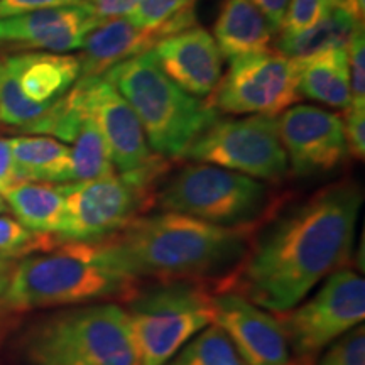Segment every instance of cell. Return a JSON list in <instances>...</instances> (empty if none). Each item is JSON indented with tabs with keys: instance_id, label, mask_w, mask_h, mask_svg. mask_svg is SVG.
I'll use <instances>...</instances> for the list:
<instances>
[{
	"instance_id": "obj_6",
	"label": "cell",
	"mask_w": 365,
	"mask_h": 365,
	"mask_svg": "<svg viewBox=\"0 0 365 365\" xmlns=\"http://www.w3.org/2000/svg\"><path fill=\"white\" fill-rule=\"evenodd\" d=\"M168 171V159L159 158L143 170L61 182L65 223L58 239L91 244L115 234L156 203L159 181Z\"/></svg>"
},
{
	"instance_id": "obj_11",
	"label": "cell",
	"mask_w": 365,
	"mask_h": 365,
	"mask_svg": "<svg viewBox=\"0 0 365 365\" xmlns=\"http://www.w3.org/2000/svg\"><path fill=\"white\" fill-rule=\"evenodd\" d=\"M182 159L213 164L269 182L281 181L289 173L277 117L267 115H218L196 137Z\"/></svg>"
},
{
	"instance_id": "obj_14",
	"label": "cell",
	"mask_w": 365,
	"mask_h": 365,
	"mask_svg": "<svg viewBox=\"0 0 365 365\" xmlns=\"http://www.w3.org/2000/svg\"><path fill=\"white\" fill-rule=\"evenodd\" d=\"M73 93L102 132L117 173L143 170L161 158L150 149L130 105L103 76L78 80L73 86Z\"/></svg>"
},
{
	"instance_id": "obj_19",
	"label": "cell",
	"mask_w": 365,
	"mask_h": 365,
	"mask_svg": "<svg viewBox=\"0 0 365 365\" xmlns=\"http://www.w3.org/2000/svg\"><path fill=\"white\" fill-rule=\"evenodd\" d=\"M212 36L222 56L234 61L272 49L277 31L250 0H223Z\"/></svg>"
},
{
	"instance_id": "obj_37",
	"label": "cell",
	"mask_w": 365,
	"mask_h": 365,
	"mask_svg": "<svg viewBox=\"0 0 365 365\" xmlns=\"http://www.w3.org/2000/svg\"><path fill=\"white\" fill-rule=\"evenodd\" d=\"M14 264V259H9V257H4V255H0V272H6L9 269L12 267Z\"/></svg>"
},
{
	"instance_id": "obj_3",
	"label": "cell",
	"mask_w": 365,
	"mask_h": 365,
	"mask_svg": "<svg viewBox=\"0 0 365 365\" xmlns=\"http://www.w3.org/2000/svg\"><path fill=\"white\" fill-rule=\"evenodd\" d=\"M139 281L108 266L93 244L63 242L49 252H31L7 272L2 308L11 312L70 308L132 298Z\"/></svg>"
},
{
	"instance_id": "obj_1",
	"label": "cell",
	"mask_w": 365,
	"mask_h": 365,
	"mask_svg": "<svg viewBox=\"0 0 365 365\" xmlns=\"http://www.w3.org/2000/svg\"><path fill=\"white\" fill-rule=\"evenodd\" d=\"M362 203L359 182L341 180L291 207L249 244L223 291L272 313L294 308L349 261Z\"/></svg>"
},
{
	"instance_id": "obj_20",
	"label": "cell",
	"mask_w": 365,
	"mask_h": 365,
	"mask_svg": "<svg viewBox=\"0 0 365 365\" xmlns=\"http://www.w3.org/2000/svg\"><path fill=\"white\" fill-rule=\"evenodd\" d=\"M9 212L38 235H59L65 223V193L61 182H17L2 193Z\"/></svg>"
},
{
	"instance_id": "obj_24",
	"label": "cell",
	"mask_w": 365,
	"mask_h": 365,
	"mask_svg": "<svg viewBox=\"0 0 365 365\" xmlns=\"http://www.w3.org/2000/svg\"><path fill=\"white\" fill-rule=\"evenodd\" d=\"M70 144L71 181L95 180V178L108 176L117 173L115 168H113L110 153H108L107 143H105L102 132L98 130L93 118L86 112H83V108H81L78 125H76V130L71 137Z\"/></svg>"
},
{
	"instance_id": "obj_15",
	"label": "cell",
	"mask_w": 365,
	"mask_h": 365,
	"mask_svg": "<svg viewBox=\"0 0 365 365\" xmlns=\"http://www.w3.org/2000/svg\"><path fill=\"white\" fill-rule=\"evenodd\" d=\"M213 323L227 333L247 365H291L279 322L244 296L223 291L212 296Z\"/></svg>"
},
{
	"instance_id": "obj_21",
	"label": "cell",
	"mask_w": 365,
	"mask_h": 365,
	"mask_svg": "<svg viewBox=\"0 0 365 365\" xmlns=\"http://www.w3.org/2000/svg\"><path fill=\"white\" fill-rule=\"evenodd\" d=\"M296 63H298V90L301 98L314 100L340 110L349 108L352 97H350L346 48L330 49Z\"/></svg>"
},
{
	"instance_id": "obj_17",
	"label": "cell",
	"mask_w": 365,
	"mask_h": 365,
	"mask_svg": "<svg viewBox=\"0 0 365 365\" xmlns=\"http://www.w3.org/2000/svg\"><path fill=\"white\" fill-rule=\"evenodd\" d=\"M153 53L164 75L196 98L210 97L220 83L223 56L212 33L202 26L168 36Z\"/></svg>"
},
{
	"instance_id": "obj_28",
	"label": "cell",
	"mask_w": 365,
	"mask_h": 365,
	"mask_svg": "<svg viewBox=\"0 0 365 365\" xmlns=\"http://www.w3.org/2000/svg\"><path fill=\"white\" fill-rule=\"evenodd\" d=\"M331 9L330 0H289L277 34L293 36L303 33L325 19Z\"/></svg>"
},
{
	"instance_id": "obj_22",
	"label": "cell",
	"mask_w": 365,
	"mask_h": 365,
	"mask_svg": "<svg viewBox=\"0 0 365 365\" xmlns=\"http://www.w3.org/2000/svg\"><path fill=\"white\" fill-rule=\"evenodd\" d=\"M14 166L19 182H70L71 149L49 135L11 137Z\"/></svg>"
},
{
	"instance_id": "obj_13",
	"label": "cell",
	"mask_w": 365,
	"mask_h": 365,
	"mask_svg": "<svg viewBox=\"0 0 365 365\" xmlns=\"http://www.w3.org/2000/svg\"><path fill=\"white\" fill-rule=\"evenodd\" d=\"M277 130L287 166L299 178L327 175L349 158L344 120L336 112L298 103L277 117Z\"/></svg>"
},
{
	"instance_id": "obj_5",
	"label": "cell",
	"mask_w": 365,
	"mask_h": 365,
	"mask_svg": "<svg viewBox=\"0 0 365 365\" xmlns=\"http://www.w3.org/2000/svg\"><path fill=\"white\" fill-rule=\"evenodd\" d=\"M135 112L154 154L182 159L218 117L207 100L186 93L164 75L153 51L118 63L103 75Z\"/></svg>"
},
{
	"instance_id": "obj_35",
	"label": "cell",
	"mask_w": 365,
	"mask_h": 365,
	"mask_svg": "<svg viewBox=\"0 0 365 365\" xmlns=\"http://www.w3.org/2000/svg\"><path fill=\"white\" fill-rule=\"evenodd\" d=\"M250 2L266 16V19L271 22L274 29H279L289 0H250Z\"/></svg>"
},
{
	"instance_id": "obj_38",
	"label": "cell",
	"mask_w": 365,
	"mask_h": 365,
	"mask_svg": "<svg viewBox=\"0 0 365 365\" xmlns=\"http://www.w3.org/2000/svg\"><path fill=\"white\" fill-rule=\"evenodd\" d=\"M7 272H0V309H2V298H4V289H6L7 282Z\"/></svg>"
},
{
	"instance_id": "obj_39",
	"label": "cell",
	"mask_w": 365,
	"mask_h": 365,
	"mask_svg": "<svg viewBox=\"0 0 365 365\" xmlns=\"http://www.w3.org/2000/svg\"><path fill=\"white\" fill-rule=\"evenodd\" d=\"M355 6H357L359 17L364 21V11H365V0H355Z\"/></svg>"
},
{
	"instance_id": "obj_25",
	"label": "cell",
	"mask_w": 365,
	"mask_h": 365,
	"mask_svg": "<svg viewBox=\"0 0 365 365\" xmlns=\"http://www.w3.org/2000/svg\"><path fill=\"white\" fill-rule=\"evenodd\" d=\"M196 2L198 0H139L127 19L163 41L168 36L198 26Z\"/></svg>"
},
{
	"instance_id": "obj_36",
	"label": "cell",
	"mask_w": 365,
	"mask_h": 365,
	"mask_svg": "<svg viewBox=\"0 0 365 365\" xmlns=\"http://www.w3.org/2000/svg\"><path fill=\"white\" fill-rule=\"evenodd\" d=\"M330 2L333 4V7H339V9H344V11L350 12L352 16L355 17V19L362 21L359 17V12H357V6H355V0H330ZM364 22V21H362Z\"/></svg>"
},
{
	"instance_id": "obj_33",
	"label": "cell",
	"mask_w": 365,
	"mask_h": 365,
	"mask_svg": "<svg viewBox=\"0 0 365 365\" xmlns=\"http://www.w3.org/2000/svg\"><path fill=\"white\" fill-rule=\"evenodd\" d=\"M78 4H81V0H0V19L44 11V9L78 6Z\"/></svg>"
},
{
	"instance_id": "obj_34",
	"label": "cell",
	"mask_w": 365,
	"mask_h": 365,
	"mask_svg": "<svg viewBox=\"0 0 365 365\" xmlns=\"http://www.w3.org/2000/svg\"><path fill=\"white\" fill-rule=\"evenodd\" d=\"M19 180L16 175V166H14L11 139L0 137V195L12 186H16Z\"/></svg>"
},
{
	"instance_id": "obj_31",
	"label": "cell",
	"mask_w": 365,
	"mask_h": 365,
	"mask_svg": "<svg viewBox=\"0 0 365 365\" xmlns=\"http://www.w3.org/2000/svg\"><path fill=\"white\" fill-rule=\"evenodd\" d=\"M344 120V134L346 150L349 156L355 161H364L365 159V105L350 103L345 110Z\"/></svg>"
},
{
	"instance_id": "obj_12",
	"label": "cell",
	"mask_w": 365,
	"mask_h": 365,
	"mask_svg": "<svg viewBox=\"0 0 365 365\" xmlns=\"http://www.w3.org/2000/svg\"><path fill=\"white\" fill-rule=\"evenodd\" d=\"M205 100L227 115L277 117L301 100L298 63L276 49L234 59Z\"/></svg>"
},
{
	"instance_id": "obj_2",
	"label": "cell",
	"mask_w": 365,
	"mask_h": 365,
	"mask_svg": "<svg viewBox=\"0 0 365 365\" xmlns=\"http://www.w3.org/2000/svg\"><path fill=\"white\" fill-rule=\"evenodd\" d=\"M247 227H220L175 212L139 215L91 242L108 266L139 279L198 281L232 271L247 252Z\"/></svg>"
},
{
	"instance_id": "obj_8",
	"label": "cell",
	"mask_w": 365,
	"mask_h": 365,
	"mask_svg": "<svg viewBox=\"0 0 365 365\" xmlns=\"http://www.w3.org/2000/svg\"><path fill=\"white\" fill-rule=\"evenodd\" d=\"M127 314L140 365H166L213 323L212 294L195 281L159 282L132 296Z\"/></svg>"
},
{
	"instance_id": "obj_29",
	"label": "cell",
	"mask_w": 365,
	"mask_h": 365,
	"mask_svg": "<svg viewBox=\"0 0 365 365\" xmlns=\"http://www.w3.org/2000/svg\"><path fill=\"white\" fill-rule=\"evenodd\" d=\"M317 365H365V328L355 327L319 355Z\"/></svg>"
},
{
	"instance_id": "obj_9",
	"label": "cell",
	"mask_w": 365,
	"mask_h": 365,
	"mask_svg": "<svg viewBox=\"0 0 365 365\" xmlns=\"http://www.w3.org/2000/svg\"><path fill=\"white\" fill-rule=\"evenodd\" d=\"M78 54L21 51L0 54V124L39 135L53 107L80 80Z\"/></svg>"
},
{
	"instance_id": "obj_10",
	"label": "cell",
	"mask_w": 365,
	"mask_h": 365,
	"mask_svg": "<svg viewBox=\"0 0 365 365\" xmlns=\"http://www.w3.org/2000/svg\"><path fill=\"white\" fill-rule=\"evenodd\" d=\"M274 317L284 333L291 365H317L333 341L364 323V277L341 267L323 281L312 298Z\"/></svg>"
},
{
	"instance_id": "obj_16",
	"label": "cell",
	"mask_w": 365,
	"mask_h": 365,
	"mask_svg": "<svg viewBox=\"0 0 365 365\" xmlns=\"http://www.w3.org/2000/svg\"><path fill=\"white\" fill-rule=\"evenodd\" d=\"M98 22L80 6L44 9L0 19V49L9 53H71Z\"/></svg>"
},
{
	"instance_id": "obj_7",
	"label": "cell",
	"mask_w": 365,
	"mask_h": 365,
	"mask_svg": "<svg viewBox=\"0 0 365 365\" xmlns=\"http://www.w3.org/2000/svg\"><path fill=\"white\" fill-rule=\"evenodd\" d=\"M156 202L175 212L220 227H249L269 205L266 182L207 163L186 164L159 186Z\"/></svg>"
},
{
	"instance_id": "obj_26",
	"label": "cell",
	"mask_w": 365,
	"mask_h": 365,
	"mask_svg": "<svg viewBox=\"0 0 365 365\" xmlns=\"http://www.w3.org/2000/svg\"><path fill=\"white\" fill-rule=\"evenodd\" d=\"M166 365H247L227 333L215 323L196 333Z\"/></svg>"
},
{
	"instance_id": "obj_4",
	"label": "cell",
	"mask_w": 365,
	"mask_h": 365,
	"mask_svg": "<svg viewBox=\"0 0 365 365\" xmlns=\"http://www.w3.org/2000/svg\"><path fill=\"white\" fill-rule=\"evenodd\" d=\"M27 365H140L127 309L117 303L61 308L21 340Z\"/></svg>"
},
{
	"instance_id": "obj_40",
	"label": "cell",
	"mask_w": 365,
	"mask_h": 365,
	"mask_svg": "<svg viewBox=\"0 0 365 365\" xmlns=\"http://www.w3.org/2000/svg\"><path fill=\"white\" fill-rule=\"evenodd\" d=\"M9 212V207L6 203V200H4V196L0 195V215H4V213Z\"/></svg>"
},
{
	"instance_id": "obj_18",
	"label": "cell",
	"mask_w": 365,
	"mask_h": 365,
	"mask_svg": "<svg viewBox=\"0 0 365 365\" xmlns=\"http://www.w3.org/2000/svg\"><path fill=\"white\" fill-rule=\"evenodd\" d=\"M159 41L156 34L134 26L127 17L102 22L81 46L80 80L100 78L118 63L153 51Z\"/></svg>"
},
{
	"instance_id": "obj_27",
	"label": "cell",
	"mask_w": 365,
	"mask_h": 365,
	"mask_svg": "<svg viewBox=\"0 0 365 365\" xmlns=\"http://www.w3.org/2000/svg\"><path fill=\"white\" fill-rule=\"evenodd\" d=\"M53 239L49 235H38L27 230L16 218L0 215V255L14 259L22 257L38 249H43L44 244H49Z\"/></svg>"
},
{
	"instance_id": "obj_30",
	"label": "cell",
	"mask_w": 365,
	"mask_h": 365,
	"mask_svg": "<svg viewBox=\"0 0 365 365\" xmlns=\"http://www.w3.org/2000/svg\"><path fill=\"white\" fill-rule=\"evenodd\" d=\"M346 59L350 73V97L352 102L365 105V34L364 22H359L346 44Z\"/></svg>"
},
{
	"instance_id": "obj_23",
	"label": "cell",
	"mask_w": 365,
	"mask_h": 365,
	"mask_svg": "<svg viewBox=\"0 0 365 365\" xmlns=\"http://www.w3.org/2000/svg\"><path fill=\"white\" fill-rule=\"evenodd\" d=\"M359 22L362 21L355 19L350 12L333 7L325 19L303 33L293 36L277 34L272 49L284 54L286 58L301 61V59L313 58L330 49L346 48Z\"/></svg>"
},
{
	"instance_id": "obj_32",
	"label": "cell",
	"mask_w": 365,
	"mask_h": 365,
	"mask_svg": "<svg viewBox=\"0 0 365 365\" xmlns=\"http://www.w3.org/2000/svg\"><path fill=\"white\" fill-rule=\"evenodd\" d=\"M139 0H81L80 6L93 17L98 24L127 17Z\"/></svg>"
}]
</instances>
